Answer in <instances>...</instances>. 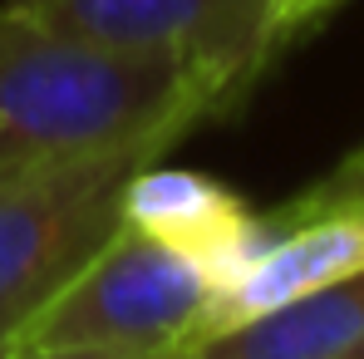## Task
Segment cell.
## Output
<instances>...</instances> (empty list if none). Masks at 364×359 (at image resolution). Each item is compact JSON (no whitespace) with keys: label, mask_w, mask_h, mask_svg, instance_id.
Segmentation results:
<instances>
[{"label":"cell","mask_w":364,"mask_h":359,"mask_svg":"<svg viewBox=\"0 0 364 359\" xmlns=\"http://www.w3.org/2000/svg\"><path fill=\"white\" fill-rule=\"evenodd\" d=\"M222 104L182 69L109 55L0 5V173L128 138H187Z\"/></svg>","instance_id":"1"},{"label":"cell","mask_w":364,"mask_h":359,"mask_svg":"<svg viewBox=\"0 0 364 359\" xmlns=\"http://www.w3.org/2000/svg\"><path fill=\"white\" fill-rule=\"evenodd\" d=\"M178 138H128L0 173V355L119 232L128 178Z\"/></svg>","instance_id":"2"},{"label":"cell","mask_w":364,"mask_h":359,"mask_svg":"<svg viewBox=\"0 0 364 359\" xmlns=\"http://www.w3.org/2000/svg\"><path fill=\"white\" fill-rule=\"evenodd\" d=\"M217 291L222 281L197 256L119 222V232L84 261V271L20 330L15 350L182 355L202 335Z\"/></svg>","instance_id":"3"},{"label":"cell","mask_w":364,"mask_h":359,"mask_svg":"<svg viewBox=\"0 0 364 359\" xmlns=\"http://www.w3.org/2000/svg\"><path fill=\"white\" fill-rule=\"evenodd\" d=\"M109 55L168 64L232 114L276 60L271 0H0Z\"/></svg>","instance_id":"4"},{"label":"cell","mask_w":364,"mask_h":359,"mask_svg":"<svg viewBox=\"0 0 364 359\" xmlns=\"http://www.w3.org/2000/svg\"><path fill=\"white\" fill-rule=\"evenodd\" d=\"M266 222H271L266 251L232 286L217 291L207 320H202V335L192 345L242 325V320L281 305V300H296L305 291H320L330 281H345V276L364 271V197L305 207V212L276 207V212H266Z\"/></svg>","instance_id":"5"},{"label":"cell","mask_w":364,"mask_h":359,"mask_svg":"<svg viewBox=\"0 0 364 359\" xmlns=\"http://www.w3.org/2000/svg\"><path fill=\"white\" fill-rule=\"evenodd\" d=\"M123 222L197 256L222 286H232L271 241V222L256 217L242 197L202 173L163 168V158L143 163L128 178Z\"/></svg>","instance_id":"6"},{"label":"cell","mask_w":364,"mask_h":359,"mask_svg":"<svg viewBox=\"0 0 364 359\" xmlns=\"http://www.w3.org/2000/svg\"><path fill=\"white\" fill-rule=\"evenodd\" d=\"M364 345V271L281 300L182 350L197 359H350Z\"/></svg>","instance_id":"7"},{"label":"cell","mask_w":364,"mask_h":359,"mask_svg":"<svg viewBox=\"0 0 364 359\" xmlns=\"http://www.w3.org/2000/svg\"><path fill=\"white\" fill-rule=\"evenodd\" d=\"M330 10H340V0H271V45H276V55L291 40H301L305 30H315Z\"/></svg>","instance_id":"8"},{"label":"cell","mask_w":364,"mask_h":359,"mask_svg":"<svg viewBox=\"0 0 364 359\" xmlns=\"http://www.w3.org/2000/svg\"><path fill=\"white\" fill-rule=\"evenodd\" d=\"M345 197H364V163H340L330 178H320L315 187H305L296 202H286V212H305V207H330V202H345Z\"/></svg>","instance_id":"9"},{"label":"cell","mask_w":364,"mask_h":359,"mask_svg":"<svg viewBox=\"0 0 364 359\" xmlns=\"http://www.w3.org/2000/svg\"><path fill=\"white\" fill-rule=\"evenodd\" d=\"M0 359H138V355H114V350H15V355H0Z\"/></svg>","instance_id":"10"},{"label":"cell","mask_w":364,"mask_h":359,"mask_svg":"<svg viewBox=\"0 0 364 359\" xmlns=\"http://www.w3.org/2000/svg\"><path fill=\"white\" fill-rule=\"evenodd\" d=\"M153 359H197V355H153Z\"/></svg>","instance_id":"11"},{"label":"cell","mask_w":364,"mask_h":359,"mask_svg":"<svg viewBox=\"0 0 364 359\" xmlns=\"http://www.w3.org/2000/svg\"><path fill=\"white\" fill-rule=\"evenodd\" d=\"M350 163H364V148H360V153H350Z\"/></svg>","instance_id":"12"},{"label":"cell","mask_w":364,"mask_h":359,"mask_svg":"<svg viewBox=\"0 0 364 359\" xmlns=\"http://www.w3.org/2000/svg\"><path fill=\"white\" fill-rule=\"evenodd\" d=\"M350 359H364V345H360V350H355V355H350Z\"/></svg>","instance_id":"13"}]
</instances>
